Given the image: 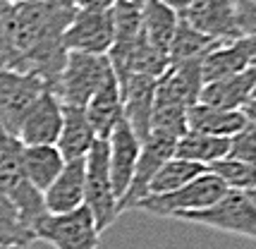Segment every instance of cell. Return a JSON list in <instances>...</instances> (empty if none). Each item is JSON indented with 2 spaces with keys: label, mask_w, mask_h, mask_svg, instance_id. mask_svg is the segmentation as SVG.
Segmentation results:
<instances>
[{
  "label": "cell",
  "mask_w": 256,
  "mask_h": 249,
  "mask_svg": "<svg viewBox=\"0 0 256 249\" xmlns=\"http://www.w3.org/2000/svg\"><path fill=\"white\" fill-rule=\"evenodd\" d=\"M112 74L108 56H82V53H67L65 65L58 74L53 86L62 106L70 108H86L91 96L106 84Z\"/></svg>",
  "instance_id": "cell-1"
},
{
  "label": "cell",
  "mask_w": 256,
  "mask_h": 249,
  "mask_svg": "<svg viewBox=\"0 0 256 249\" xmlns=\"http://www.w3.org/2000/svg\"><path fill=\"white\" fill-rule=\"evenodd\" d=\"M84 206L94 216L98 232L108 230L120 216V204L112 192L108 168V142L103 139H96L84 156Z\"/></svg>",
  "instance_id": "cell-2"
},
{
  "label": "cell",
  "mask_w": 256,
  "mask_h": 249,
  "mask_svg": "<svg viewBox=\"0 0 256 249\" xmlns=\"http://www.w3.org/2000/svg\"><path fill=\"white\" fill-rule=\"evenodd\" d=\"M228 190L225 184L213 172H201L199 178L187 182L184 187H180L170 194H158V196H144L134 208L146 211L158 218H180L182 214H194V211H204L211 208L223 199Z\"/></svg>",
  "instance_id": "cell-3"
},
{
  "label": "cell",
  "mask_w": 256,
  "mask_h": 249,
  "mask_svg": "<svg viewBox=\"0 0 256 249\" xmlns=\"http://www.w3.org/2000/svg\"><path fill=\"white\" fill-rule=\"evenodd\" d=\"M34 242L41 240L56 249H98L100 232L96 230L94 216L86 206L70 214H46L32 228Z\"/></svg>",
  "instance_id": "cell-4"
},
{
  "label": "cell",
  "mask_w": 256,
  "mask_h": 249,
  "mask_svg": "<svg viewBox=\"0 0 256 249\" xmlns=\"http://www.w3.org/2000/svg\"><path fill=\"white\" fill-rule=\"evenodd\" d=\"M178 220L196 223V226H206L211 230L256 240V206L242 192H228L211 208L194 211V214H182Z\"/></svg>",
  "instance_id": "cell-5"
},
{
  "label": "cell",
  "mask_w": 256,
  "mask_h": 249,
  "mask_svg": "<svg viewBox=\"0 0 256 249\" xmlns=\"http://www.w3.org/2000/svg\"><path fill=\"white\" fill-rule=\"evenodd\" d=\"M46 89L44 80L34 74L0 68V132L17 136L22 118Z\"/></svg>",
  "instance_id": "cell-6"
},
{
  "label": "cell",
  "mask_w": 256,
  "mask_h": 249,
  "mask_svg": "<svg viewBox=\"0 0 256 249\" xmlns=\"http://www.w3.org/2000/svg\"><path fill=\"white\" fill-rule=\"evenodd\" d=\"M115 41L110 10L94 12L77 10L62 32V48L65 53H82V56H108Z\"/></svg>",
  "instance_id": "cell-7"
},
{
  "label": "cell",
  "mask_w": 256,
  "mask_h": 249,
  "mask_svg": "<svg viewBox=\"0 0 256 249\" xmlns=\"http://www.w3.org/2000/svg\"><path fill=\"white\" fill-rule=\"evenodd\" d=\"M175 146H178V139L175 136L163 134V132H148V136L142 142V151H139V160H136L132 184H130L127 194H124L122 202H120V214L134 208L144 199L151 178L156 175L158 168L166 160H170L175 156Z\"/></svg>",
  "instance_id": "cell-8"
},
{
  "label": "cell",
  "mask_w": 256,
  "mask_h": 249,
  "mask_svg": "<svg viewBox=\"0 0 256 249\" xmlns=\"http://www.w3.org/2000/svg\"><path fill=\"white\" fill-rule=\"evenodd\" d=\"M192 29L208 36L218 44L242 38L237 26V10L234 0H192L187 10L180 14Z\"/></svg>",
  "instance_id": "cell-9"
},
{
  "label": "cell",
  "mask_w": 256,
  "mask_h": 249,
  "mask_svg": "<svg viewBox=\"0 0 256 249\" xmlns=\"http://www.w3.org/2000/svg\"><path fill=\"white\" fill-rule=\"evenodd\" d=\"M62 127V103L50 89H46L20 122L17 139L22 146H56Z\"/></svg>",
  "instance_id": "cell-10"
},
{
  "label": "cell",
  "mask_w": 256,
  "mask_h": 249,
  "mask_svg": "<svg viewBox=\"0 0 256 249\" xmlns=\"http://www.w3.org/2000/svg\"><path fill=\"white\" fill-rule=\"evenodd\" d=\"M139 151H142L139 136L134 134V130L127 124V120H122L108 139V168H110V182L112 192L118 196V204L122 202V196L132 184Z\"/></svg>",
  "instance_id": "cell-11"
},
{
  "label": "cell",
  "mask_w": 256,
  "mask_h": 249,
  "mask_svg": "<svg viewBox=\"0 0 256 249\" xmlns=\"http://www.w3.org/2000/svg\"><path fill=\"white\" fill-rule=\"evenodd\" d=\"M201 86V62L170 65L156 84L154 106H180L190 110L194 103H199Z\"/></svg>",
  "instance_id": "cell-12"
},
{
  "label": "cell",
  "mask_w": 256,
  "mask_h": 249,
  "mask_svg": "<svg viewBox=\"0 0 256 249\" xmlns=\"http://www.w3.org/2000/svg\"><path fill=\"white\" fill-rule=\"evenodd\" d=\"M256 62V38H237L216 46L208 56L201 60V80L204 84L216 80H225L249 70Z\"/></svg>",
  "instance_id": "cell-13"
},
{
  "label": "cell",
  "mask_w": 256,
  "mask_h": 249,
  "mask_svg": "<svg viewBox=\"0 0 256 249\" xmlns=\"http://www.w3.org/2000/svg\"><path fill=\"white\" fill-rule=\"evenodd\" d=\"M84 113H86V120H89L96 139L108 142L110 134L115 132V127L124 120L122 91H120V84H118L115 72H112L110 77L106 80V84L91 96V101L86 103Z\"/></svg>",
  "instance_id": "cell-14"
},
{
  "label": "cell",
  "mask_w": 256,
  "mask_h": 249,
  "mask_svg": "<svg viewBox=\"0 0 256 249\" xmlns=\"http://www.w3.org/2000/svg\"><path fill=\"white\" fill-rule=\"evenodd\" d=\"M254 86H256V68L252 65L249 70L240 72V74L204 84L199 94V103L211 106V108H220V110H244L249 101H252Z\"/></svg>",
  "instance_id": "cell-15"
},
{
  "label": "cell",
  "mask_w": 256,
  "mask_h": 249,
  "mask_svg": "<svg viewBox=\"0 0 256 249\" xmlns=\"http://www.w3.org/2000/svg\"><path fill=\"white\" fill-rule=\"evenodd\" d=\"M46 214H70L84 206V158L67 160L53 184L44 192Z\"/></svg>",
  "instance_id": "cell-16"
},
{
  "label": "cell",
  "mask_w": 256,
  "mask_h": 249,
  "mask_svg": "<svg viewBox=\"0 0 256 249\" xmlns=\"http://www.w3.org/2000/svg\"><path fill=\"white\" fill-rule=\"evenodd\" d=\"M96 134L91 130L89 120L84 108H70L62 106V127H60V136H58L56 146L60 151V156L67 160H79L89 154V148L94 146Z\"/></svg>",
  "instance_id": "cell-17"
},
{
  "label": "cell",
  "mask_w": 256,
  "mask_h": 249,
  "mask_svg": "<svg viewBox=\"0 0 256 249\" xmlns=\"http://www.w3.org/2000/svg\"><path fill=\"white\" fill-rule=\"evenodd\" d=\"M246 120L249 118L244 110H220V108H211L204 103H194L187 110V130L190 132L223 136V139L237 134L246 124Z\"/></svg>",
  "instance_id": "cell-18"
},
{
  "label": "cell",
  "mask_w": 256,
  "mask_h": 249,
  "mask_svg": "<svg viewBox=\"0 0 256 249\" xmlns=\"http://www.w3.org/2000/svg\"><path fill=\"white\" fill-rule=\"evenodd\" d=\"M22 166L26 180L44 194L53 184V180L60 175V170L65 166V158L60 156L58 146H24Z\"/></svg>",
  "instance_id": "cell-19"
},
{
  "label": "cell",
  "mask_w": 256,
  "mask_h": 249,
  "mask_svg": "<svg viewBox=\"0 0 256 249\" xmlns=\"http://www.w3.org/2000/svg\"><path fill=\"white\" fill-rule=\"evenodd\" d=\"M178 24H180L178 12L160 5L158 0H146L142 5V34L146 36V41L151 46H156L158 50L168 53Z\"/></svg>",
  "instance_id": "cell-20"
},
{
  "label": "cell",
  "mask_w": 256,
  "mask_h": 249,
  "mask_svg": "<svg viewBox=\"0 0 256 249\" xmlns=\"http://www.w3.org/2000/svg\"><path fill=\"white\" fill-rule=\"evenodd\" d=\"M228 148H230V139L223 136H211V134H199V132H184L178 139V146H175V158L190 160L196 166L208 168L211 163L220 160L228 156Z\"/></svg>",
  "instance_id": "cell-21"
},
{
  "label": "cell",
  "mask_w": 256,
  "mask_h": 249,
  "mask_svg": "<svg viewBox=\"0 0 256 249\" xmlns=\"http://www.w3.org/2000/svg\"><path fill=\"white\" fill-rule=\"evenodd\" d=\"M218 41H213L208 36L199 34L196 29H192L190 24L180 17V24L175 29V36L168 48V62L170 65H182V62H201L204 58L211 53Z\"/></svg>",
  "instance_id": "cell-22"
},
{
  "label": "cell",
  "mask_w": 256,
  "mask_h": 249,
  "mask_svg": "<svg viewBox=\"0 0 256 249\" xmlns=\"http://www.w3.org/2000/svg\"><path fill=\"white\" fill-rule=\"evenodd\" d=\"M201 172H206L204 166H196V163H190V160L182 158H172L166 160L158 172L151 178L148 182V190H146V196H158V194H170L184 187L187 182H192L194 178H199Z\"/></svg>",
  "instance_id": "cell-23"
},
{
  "label": "cell",
  "mask_w": 256,
  "mask_h": 249,
  "mask_svg": "<svg viewBox=\"0 0 256 249\" xmlns=\"http://www.w3.org/2000/svg\"><path fill=\"white\" fill-rule=\"evenodd\" d=\"M34 235L32 228L24 223L17 206L10 202V196L0 187V247H12V244H24L32 247Z\"/></svg>",
  "instance_id": "cell-24"
},
{
  "label": "cell",
  "mask_w": 256,
  "mask_h": 249,
  "mask_svg": "<svg viewBox=\"0 0 256 249\" xmlns=\"http://www.w3.org/2000/svg\"><path fill=\"white\" fill-rule=\"evenodd\" d=\"M208 172H213L218 180L225 184L228 192H242L246 194L249 190L256 187V168L249 166V163H242V160H234L230 156L216 160L208 166Z\"/></svg>",
  "instance_id": "cell-25"
},
{
  "label": "cell",
  "mask_w": 256,
  "mask_h": 249,
  "mask_svg": "<svg viewBox=\"0 0 256 249\" xmlns=\"http://www.w3.org/2000/svg\"><path fill=\"white\" fill-rule=\"evenodd\" d=\"M110 20L112 32H115L112 44H127V41L139 38V34H142V8L134 5L132 0H118L110 8Z\"/></svg>",
  "instance_id": "cell-26"
},
{
  "label": "cell",
  "mask_w": 256,
  "mask_h": 249,
  "mask_svg": "<svg viewBox=\"0 0 256 249\" xmlns=\"http://www.w3.org/2000/svg\"><path fill=\"white\" fill-rule=\"evenodd\" d=\"M228 156L234 160H242L256 168V124L252 120H246V124L237 132L234 136H230V148Z\"/></svg>",
  "instance_id": "cell-27"
},
{
  "label": "cell",
  "mask_w": 256,
  "mask_h": 249,
  "mask_svg": "<svg viewBox=\"0 0 256 249\" xmlns=\"http://www.w3.org/2000/svg\"><path fill=\"white\" fill-rule=\"evenodd\" d=\"M237 10V26L240 34L246 38H256V2L252 0H234Z\"/></svg>",
  "instance_id": "cell-28"
},
{
  "label": "cell",
  "mask_w": 256,
  "mask_h": 249,
  "mask_svg": "<svg viewBox=\"0 0 256 249\" xmlns=\"http://www.w3.org/2000/svg\"><path fill=\"white\" fill-rule=\"evenodd\" d=\"M74 10H94V12H106L110 10L118 0H67Z\"/></svg>",
  "instance_id": "cell-29"
},
{
  "label": "cell",
  "mask_w": 256,
  "mask_h": 249,
  "mask_svg": "<svg viewBox=\"0 0 256 249\" xmlns=\"http://www.w3.org/2000/svg\"><path fill=\"white\" fill-rule=\"evenodd\" d=\"M160 5H166V8H170V10H175L178 14H182V12L187 10V5H190L192 0H158Z\"/></svg>",
  "instance_id": "cell-30"
},
{
  "label": "cell",
  "mask_w": 256,
  "mask_h": 249,
  "mask_svg": "<svg viewBox=\"0 0 256 249\" xmlns=\"http://www.w3.org/2000/svg\"><path fill=\"white\" fill-rule=\"evenodd\" d=\"M244 113H246V118H249V120L256 124V108H246Z\"/></svg>",
  "instance_id": "cell-31"
},
{
  "label": "cell",
  "mask_w": 256,
  "mask_h": 249,
  "mask_svg": "<svg viewBox=\"0 0 256 249\" xmlns=\"http://www.w3.org/2000/svg\"><path fill=\"white\" fill-rule=\"evenodd\" d=\"M246 199H249V202H252V204L256 206V187H254V190H249V192H246Z\"/></svg>",
  "instance_id": "cell-32"
},
{
  "label": "cell",
  "mask_w": 256,
  "mask_h": 249,
  "mask_svg": "<svg viewBox=\"0 0 256 249\" xmlns=\"http://www.w3.org/2000/svg\"><path fill=\"white\" fill-rule=\"evenodd\" d=\"M254 68H256V62H254ZM246 108H256V86H254V94H252V101H249V106ZM244 108V110H246Z\"/></svg>",
  "instance_id": "cell-33"
},
{
  "label": "cell",
  "mask_w": 256,
  "mask_h": 249,
  "mask_svg": "<svg viewBox=\"0 0 256 249\" xmlns=\"http://www.w3.org/2000/svg\"><path fill=\"white\" fill-rule=\"evenodd\" d=\"M0 249H29V247H24V244H12V247H0Z\"/></svg>",
  "instance_id": "cell-34"
},
{
  "label": "cell",
  "mask_w": 256,
  "mask_h": 249,
  "mask_svg": "<svg viewBox=\"0 0 256 249\" xmlns=\"http://www.w3.org/2000/svg\"><path fill=\"white\" fill-rule=\"evenodd\" d=\"M132 2H134V5H139V8H142V5H144L146 0H132Z\"/></svg>",
  "instance_id": "cell-35"
},
{
  "label": "cell",
  "mask_w": 256,
  "mask_h": 249,
  "mask_svg": "<svg viewBox=\"0 0 256 249\" xmlns=\"http://www.w3.org/2000/svg\"><path fill=\"white\" fill-rule=\"evenodd\" d=\"M0 2H26V0H0Z\"/></svg>",
  "instance_id": "cell-36"
},
{
  "label": "cell",
  "mask_w": 256,
  "mask_h": 249,
  "mask_svg": "<svg viewBox=\"0 0 256 249\" xmlns=\"http://www.w3.org/2000/svg\"><path fill=\"white\" fill-rule=\"evenodd\" d=\"M252 2H256V0H252Z\"/></svg>",
  "instance_id": "cell-37"
}]
</instances>
